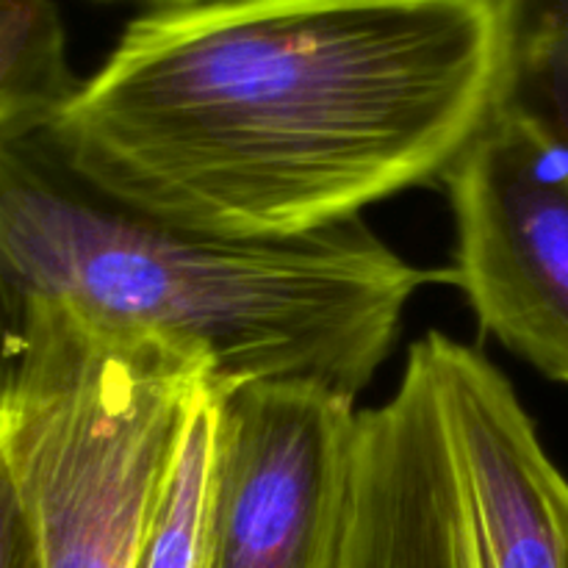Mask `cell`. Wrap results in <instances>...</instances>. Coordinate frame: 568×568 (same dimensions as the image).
<instances>
[{
  "label": "cell",
  "instance_id": "7",
  "mask_svg": "<svg viewBox=\"0 0 568 568\" xmlns=\"http://www.w3.org/2000/svg\"><path fill=\"white\" fill-rule=\"evenodd\" d=\"M494 109L541 133L568 161V0H494Z\"/></svg>",
  "mask_w": 568,
  "mask_h": 568
},
{
  "label": "cell",
  "instance_id": "3",
  "mask_svg": "<svg viewBox=\"0 0 568 568\" xmlns=\"http://www.w3.org/2000/svg\"><path fill=\"white\" fill-rule=\"evenodd\" d=\"M342 568H568V480L503 372L427 333L358 414Z\"/></svg>",
  "mask_w": 568,
  "mask_h": 568
},
{
  "label": "cell",
  "instance_id": "12",
  "mask_svg": "<svg viewBox=\"0 0 568 568\" xmlns=\"http://www.w3.org/2000/svg\"><path fill=\"white\" fill-rule=\"evenodd\" d=\"M0 399H3V377H0Z\"/></svg>",
  "mask_w": 568,
  "mask_h": 568
},
{
  "label": "cell",
  "instance_id": "6",
  "mask_svg": "<svg viewBox=\"0 0 568 568\" xmlns=\"http://www.w3.org/2000/svg\"><path fill=\"white\" fill-rule=\"evenodd\" d=\"M444 183L455 216L447 277L488 336L568 386V161L491 105Z\"/></svg>",
  "mask_w": 568,
  "mask_h": 568
},
{
  "label": "cell",
  "instance_id": "2",
  "mask_svg": "<svg viewBox=\"0 0 568 568\" xmlns=\"http://www.w3.org/2000/svg\"><path fill=\"white\" fill-rule=\"evenodd\" d=\"M427 281L361 216L297 236H216L100 189L48 125L0 139V336L64 311L194 355L220 392L308 381L355 397Z\"/></svg>",
  "mask_w": 568,
  "mask_h": 568
},
{
  "label": "cell",
  "instance_id": "9",
  "mask_svg": "<svg viewBox=\"0 0 568 568\" xmlns=\"http://www.w3.org/2000/svg\"><path fill=\"white\" fill-rule=\"evenodd\" d=\"M216 394L220 388L214 381L200 386L197 399L189 410L175 464L144 536L136 568H203L216 436Z\"/></svg>",
  "mask_w": 568,
  "mask_h": 568
},
{
  "label": "cell",
  "instance_id": "5",
  "mask_svg": "<svg viewBox=\"0 0 568 568\" xmlns=\"http://www.w3.org/2000/svg\"><path fill=\"white\" fill-rule=\"evenodd\" d=\"M358 414L308 381L216 394L203 568H342Z\"/></svg>",
  "mask_w": 568,
  "mask_h": 568
},
{
  "label": "cell",
  "instance_id": "10",
  "mask_svg": "<svg viewBox=\"0 0 568 568\" xmlns=\"http://www.w3.org/2000/svg\"><path fill=\"white\" fill-rule=\"evenodd\" d=\"M0 568H42L37 532L0 447Z\"/></svg>",
  "mask_w": 568,
  "mask_h": 568
},
{
  "label": "cell",
  "instance_id": "11",
  "mask_svg": "<svg viewBox=\"0 0 568 568\" xmlns=\"http://www.w3.org/2000/svg\"><path fill=\"white\" fill-rule=\"evenodd\" d=\"M155 9H197V6H220L236 3V0H148Z\"/></svg>",
  "mask_w": 568,
  "mask_h": 568
},
{
  "label": "cell",
  "instance_id": "4",
  "mask_svg": "<svg viewBox=\"0 0 568 568\" xmlns=\"http://www.w3.org/2000/svg\"><path fill=\"white\" fill-rule=\"evenodd\" d=\"M0 447L42 568H136L209 366L42 311L0 336Z\"/></svg>",
  "mask_w": 568,
  "mask_h": 568
},
{
  "label": "cell",
  "instance_id": "1",
  "mask_svg": "<svg viewBox=\"0 0 568 568\" xmlns=\"http://www.w3.org/2000/svg\"><path fill=\"white\" fill-rule=\"evenodd\" d=\"M494 75V0L153 9L48 133L83 178L161 220L297 236L444 181Z\"/></svg>",
  "mask_w": 568,
  "mask_h": 568
},
{
  "label": "cell",
  "instance_id": "8",
  "mask_svg": "<svg viewBox=\"0 0 568 568\" xmlns=\"http://www.w3.org/2000/svg\"><path fill=\"white\" fill-rule=\"evenodd\" d=\"M78 83L53 0H0V139L48 125Z\"/></svg>",
  "mask_w": 568,
  "mask_h": 568
}]
</instances>
